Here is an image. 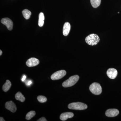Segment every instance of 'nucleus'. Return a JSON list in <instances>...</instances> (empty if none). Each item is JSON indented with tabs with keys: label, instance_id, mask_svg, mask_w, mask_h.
Segmentation results:
<instances>
[{
	"label": "nucleus",
	"instance_id": "nucleus-1",
	"mask_svg": "<svg viewBox=\"0 0 121 121\" xmlns=\"http://www.w3.org/2000/svg\"><path fill=\"white\" fill-rule=\"evenodd\" d=\"M100 39L96 34H91L86 37L85 40L86 43L89 45H95L99 43Z\"/></svg>",
	"mask_w": 121,
	"mask_h": 121
},
{
	"label": "nucleus",
	"instance_id": "nucleus-2",
	"mask_svg": "<svg viewBox=\"0 0 121 121\" xmlns=\"http://www.w3.org/2000/svg\"><path fill=\"white\" fill-rule=\"evenodd\" d=\"M79 78V76L78 75L71 76L68 79L63 83V86L64 87H67L72 86L77 82Z\"/></svg>",
	"mask_w": 121,
	"mask_h": 121
},
{
	"label": "nucleus",
	"instance_id": "nucleus-3",
	"mask_svg": "<svg viewBox=\"0 0 121 121\" xmlns=\"http://www.w3.org/2000/svg\"><path fill=\"white\" fill-rule=\"evenodd\" d=\"M68 108L70 109L75 110H83L86 109L87 106L86 104L78 102L72 103L69 104Z\"/></svg>",
	"mask_w": 121,
	"mask_h": 121
},
{
	"label": "nucleus",
	"instance_id": "nucleus-4",
	"mask_svg": "<svg viewBox=\"0 0 121 121\" xmlns=\"http://www.w3.org/2000/svg\"><path fill=\"white\" fill-rule=\"evenodd\" d=\"M90 91L95 95H99L102 92V88L99 83H93L90 86Z\"/></svg>",
	"mask_w": 121,
	"mask_h": 121
},
{
	"label": "nucleus",
	"instance_id": "nucleus-5",
	"mask_svg": "<svg viewBox=\"0 0 121 121\" xmlns=\"http://www.w3.org/2000/svg\"><path fill=\"white\" fill-rule=\"evenodd\" d=\"M66 74V72L64 70H60L55 72L51 76L52 80H57L63 78Z\"/></svg>",
	"mask_w": 121,
	"mask_h": 121
},
{
	"label": "nucleus",
	"instance_id": "nucleus-6",
	"mask_svg": "<svg viewBox=\"0 0 121 121\" xmlns=\"http://www.w3.org/2000/svg\"><path fill=\"white\" fill-rule=\"evenodd\" d=\"M2 24L7 26V28L9 30H12L13 28V24L12 21L9 18H4L2 19L1 21Z\"/></svg>",
	"mask_w": 121,
	"mask_h": 121
},
{
	"label": "nucleus",
	"instance_id": "nucleus-7",
	"mask_svg": "<svg viewBox=\"0 0 121 121\" xmlns=\"http://www.w3.org/2000/svg\"><path fill=\"white\" fill-rule=\"evenodd\" d=\"M39 61L38 59L35 58H31L29 59L26 62V64L29 67H32L39 65Z\"/></svg>",
	"mask_w": 121,
	"mask_h": 121
},
{
	"label": "nucleus",
	"instance_id": "nucleus-8",
	"mask_svg": "<svg viewBox=\"0 0 121 121\" xmlns=\"http://www.w3.org/2000/svg\"><path fill=\"white\" fill-rule=\"evenodd\" d=\"M5 107L7 109L12 112H15L17 110V107L15 103L12 101L7 102L5 103Z\"/></svg>",
	"mask_w": 121,
	"mask_h": 121
},
{
	"label": "nucleus",
	"instance_id": "nucleus-9",
	"mask_svg": "<svg viewBox=\"0 0 121 121\" xmlns=\"http://www.w3.org/2000/svg\"><path fill=\"white\" fill-rule=\"evenodd\" d=\"M119 114L118 110L116 109H110L106 111L105 115L108 117H114L117 116Z\"/></svg>",
	"mask_w": 121,
	"mask_h": 121
},
{
	"label": "nucleus",
	"instance_id": "nucleus-10",
	"mask_svg": "<svg viewBox=\"0 0 121 121\" xmlns=\"http://www.w3.org/2000/svg\"><path fill=\"white\" fill-rule=\"evenodd\" d=\"M117 71L114 68H109L107 71V74L110 78L114 79L117 75Z\"/></svg>",
	"mask_w": 121,
	"mask_h": 121
},
{
	"label": "nucleus",
	"instance_id": "nucleus-11",
	"mask_svg": "<svg viewBox=\"0 0 121 121\" xmlns=\"http://www.w3.org/2000/svg\"><path fill=\"white\" fill-rule=\"evenodd\" d=\"M74 116V114L71 112H66L62 113L60 114V119L62 121H65L68 118H71Z\"/></svg>",
	"mask_w": 121,
	"mask_h": 121
},
{
	"label": "nucleus",
	"instance_id": "nucleus-12",
	"mask_svg": "<svg viewBox=\"0 0 121 121\" xmlns=\"http://www.w3.org/2000/svg\"><path fill=\"white\" fill-rule=\"evenodd\" d=\"M71 29V25L69 22L65 23L63 28V35L65 36H67L69 34Z\"/></svg>",
	"mask_w": 121,
	"mask_h": 121
},
{
	"label": "nucleus",
	"instance_id": "nucleus-13",
	"mask_svg": "<svg viewBox=\"0 0 121 121\" xmlns=\"http://www.w3.org/2000/svg\"><path fill=\"white\" fill-rule=\"evenodd\" d=\"M12 84L9 80H7L6 82L2 86V90L4 92H7L11 88Z\"/></svg>",
	"mask_w": 121,
	"mask_h": 121
},
{
	"label": "nucleus",
	"instance_id": "nucleus-14",
	"mask_svg": "<svg viewBox=\"0 0 121 121\" xmlns=\"http://www.w3.org/2000/svg\"><path fill=\"white\" fill-rule=\"evenodd\" d=\"M44 20V16L43 13H40L39 15V27H41L43 25Z\"/></svg>",
	"mask_w": 121,
	"mask_h": 121
},
{
	"label": "nucleus",
	"instance_id": "nucleus-15",
	"mask_svg": "<svg viewBox=\"0 0 121 121\" xmlns=\"http://www.w3.org/2000/svg\"><path fill=\"white\" fill-rule=\"evenodd\" d=\"M15 97L17 100H19L21 102H24L25 99V97L20 92H18L17 93Z\"/></svg>",
	"mask_w": 121,
	"mask_h": 121
},
{
	"label": "nucleus",
	"instance_id": "nucleus-16",
	"mask_svg": "<svg viewBox=\"0 0 121 121\" xmlns=\"http://www.w3.org/2000/svg\"><path fill=\"white\" fill-rule=\"evenodd\" d=\"M22 13L24 17L26 20L29 19L31 15V12L27 9H24L22 11Z\"/></svg>",
	"mask_w": 121,
	"mask_h": 121
},
{
	"label": "nucleus",
	"instance_id": "nucleus-17",
	"mask_svg": "<svg viewBox=\"0 0 121 121\" xmlns=\"http://www.w3.org/2000/svg\"><path fill=\"white\" fill-rule=\"evenodd\" d=\"M101 0H90L91 3L92 7L96 8L99 7L101 4Z\"/></svg>",
	"mask_w": 121,
	"mask_h": 121
},
{
	"label": "nucleus",
	"instance_id": "nucleus-18",
	"mask_svg": "<svg viewBox=\"0 0 121 121\" xmlns=\"http://www.w3.org/2000/svg\"><path fill=\"white\" fill-rule=\"evenodd\" d=\"M36 113L35 111H32L29 112L26 114V119L27 120H29L35 115Z\"/></svg>",
	"mask_w": 121,
	"mask_h": 121
},
{
	"label": "nucleus",
	"instance_id": "nucleus-19",
	"mask_svg": "<svg viewBox=\"0 0 121 121\" xmlns=\"http://www.w3.org/2000/svg\"><path fill=\"white\" fill-rule=\"evenodd\" d=\"M37 99L39 102L43 103L47 101V98L43 95H39L37 97Z\"/></svg>",
	"mask_w": 121,
	"mask_h": 121
},
{
	"label": "nucleus",
	"instance_id": "nucleus-20",
	"mask_svg": "<svg viewBox=\"0 0 121 121\" xmlns=\"http://www.w3.org/2000/svg\"><path fill=\"white\" fill-rule=\"evenodd\" d=\"M37 121H47V119L44 117H42L41 118H39Z\"/></svg>",
	"mask_w": 121,
	"mask_h": 121
},
{
	"label": "nucleus",
	"instance_id": "nucleus-21",
	"mask_svg": "<svg viewBox=\"0 0 121 121\" xmlns=\"http://www.w3.org/2000/svg\"><path fill=\"white\" fill-rule=\"evenodd\" d=\"M26 76L24 75L23 76V78H22V81H24V80H25V79H26Z\"/></svg>",
	"mask_w": 121,
	"mask_h": 121
},
{
	"label": "nucleus",
	"instance_id": "nucleus-22",
	"mask_svg": "<svg viewBox=\"0 0 121 121\" xmlns=\"http://www.w3.org/2000/svg\"><path fill=\"white\" fill-rule=\"evenodd\" d=\"M0 121H5V120H4V119L3 117H0Z\"/></svg>",
	"mask_w": 121,
	"mask_h": 121
},
{
	"label": "nucleus",
	"instance_id": "nucleus-23",
	"mask_svg": "<svg viewBox=\"0 0 121 121\" xmlns=\"http://www.w3.org/2000/svg\"><path fill=\"white\" fill-rule=\"evenodd\" d=\"M31 81H29V82H28V85H30V84H31Z\"/></svg>",
	"mask_w": 121,
	"mask_h": 121
},
{
	"label": "nucleus",
	"instance_id": "nucleus-24",
	"mask_svg": "<svg viewBox=\"0 0 121 121\" xmlns=\"http://www.w3.org/2000/svg\"><path fill=\"white\" fill-rule=\"evenodd\" d=\"M2 52L1 50H0V56H1L2 55Z\"/></svg>",
	"mask_w": 121,
	"mask_h": 121
}]
</instances>
